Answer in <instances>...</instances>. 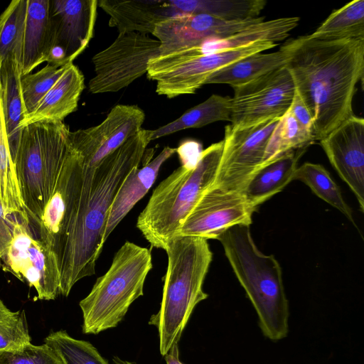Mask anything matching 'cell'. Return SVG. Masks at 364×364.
<instances>
[{
    "label": "cell",
    "instance_id": "cell-1",
    "mask_svg": "<svg viewBox=\"0 0 364 364\" xmlns=\"http://www.w3.org/2000/svg\"><path fill=\"white\" fill-rule=\"evenodd\" d=\"M280 48L295 92L313 117V139L320 141L354 115L356 85L363 79L364 39L323 41L305 35Z\"/></svg>",
    "mask_w": 364,
    "mask_h": 364
},
{
    "label": "cell",
    "instance_id": "cell-2",
    "mask_svg": "<svg viewBox=\"0 0 364 364\" xmlns=\"http://www.w3.org/2000/svg\"><path fill=\"white\" fill-rule=\"evenodd\" d=\"M151 132L141 128L97 165H83L81 194L60 266V294L68 296L79 280L95 273L110 206L127 176L139 166Z\"/></svg>",
    "mask_w": 364,
    "mask_h": 364
},
{
    "label": "cell",
    "instance_id": "cell-3",
    "mask_svg": "<svg viewBox=\"0 0 364 364\" xmlns=\"http://www.w3.org/2000/svg\"><path fill=\"white\" fill-rule=\"evenodd\" d=\"M222 244L239 282L253 305L263 335L272 341L284 338L289 331V309L282 269L272 255L260 252L250 225H235L215 238Z\"/></svg>",
    "mask_w": 364,
    "mask_h": 364
},
{
    "label": "cell",
    "instance_id": "cell-4",
    "mask_svg": "<svg viewBox=\"0 0 364 364\" xmlns=\"http://www.w3.org/2000/svg\"><path fill=\"white\" fill-rule=\"evenodd\" d=\"M164 250L168 265L162 300L149 321L158 329L162 355L179 342L194 308L208 298L203 284L213 259L208 240L200 237L176 236Z\"/></svg>",
    "mask_w": 364,
    "mask_h": 364
},
{
    "label": "cell",
    "instance_id": "cell-5",
    "mask_svg": "<svg viewBox=\"0 0 364 364\" xmlns=\"http://www.w3.org/2000/svg\"><path fill=\"white\" fill-rule=\"evenodd\" d=\"M223 149V140L203 149L193 168L181 166L154 190L139 214L136 228L151 247L164 250L213 183Z\"/></svg>",
    "mask_w": 364,
    "mask_h": 364
},
{
    "label": "cell",
    "instance_id": "cell-6",
    "mask_svg": "<svg viewBox=\"0 0 364 364\" xmlns=\"http://www.w3.org/2000/svg\"><path fill=\"white\" fill-rule=\"evenodd\" d=\"M63 122H36L22 128L14 160L28 225L37 228L50 198L68 149Z\"/></svg>",
    "mask_w": 364,
    "mask_h": 364
},
{
    "label": "cell",
    "instance_id": "cell-7",
    "mask_svg": "<svg viewBox=\"0 0 364 364\" xmlns=\"http://www.w3.org/2000/svg\"><path fill=\"white\" fill-rule=\"evenodd\" d=\"M151 269L149 249L124 242L106 273L97 279L90 294L79 303L82 332L96 335L117 326L130 305L144 294L145 280Z\"/></svg>",
    "mask_w": 364,
    "mask_h": 364
},
{
    "label": "cell",
    "instance_id": "cell-8",
    "mask_svg": "<svg viewBox=\"0 0 364 364\" xmlns=\"http://www.w3.org/2000/svg\"><path fill=\"white\" fill-rule=\"evenodd\" d=\"M276 46L271 41H258L213 53H199L189 48L151 59L147 65V77L156 82L158 95L169 99L193 94L216 70Z\"/></svg>",
    "mask_w": 364,
    "mask_h": 364
},
{
    "label": "cell",
    "instance_id": "cell-9",
    "mask_svg": "<svg viewBox=\"0 0 364 364\" xmlns=\"http://www.w3.org/2000/svg\"><path fill=\"white\" fill-rule=\"evenodd\" d=\"M12 238L2 257L1 267L33 287L38 299H55L60 294V274L55 253L32 232L21 215L9 216Z\"/></svg>",
    "mask_w": 364,
    "mask_h": 364
},
{
    "label": "cell",
    "instance_id": "cell-10",
    "mask_svg": "<svg viewBox=\"0 0 364 364\" xmlns=\"http://www.w3.org/2000/svg\"><path fill=\"white\" fill-rule=\"evenodd\" d=\"M160 42L147 34L119 33L114 42L92 57L95 76L88 84L92 94L115 92L147 73L149 61L160 55Z\"/></svg>",
    "mask_w": 364,
    "mask_h": 364
},
{
    "label": "cell",
    "instance_id": "cell-11",
    "mask_svg": "<svg viewBox=\"0 0 364 364\" xmlns=\"http://www.w3.org/2000/svg\"><path fill=\"white\" fill-rule=\"evenodd\" d=\"M280 118L246 127H225L223 149L215 179L210 187L242 193L261 167L267 146Z\"/></svg>",
    "mask_w": 364,
    "mask_h": 364
},
{
    "label": "cell",
    "instance_id": "cell-12",
    "mask_svg": "<svg viewBox=\"0 0 364 364\" xmlns=\"http://www.w3.org/2000/svg\"><path fill=\"white\" fill-rule=\"evenodd\" d=\"M232 88L230 125L234 127L281 118L290 107L295 93L293 79L285 65Z\"/></svg>",
    "mask_w": 364,
    "mask_h": 364
},
{
    "label": "cell",
    "instance_id": "cell-13",
    "mask_svg": "<svg viewBox=\"0 0 364 364\" xmlns=\"http://www.w3.org/2000/svg\"><path fill=\"white\" fill-rule=\"evenodd\" d=\"M82 182V159L68 141L66 156L53 193L37 228L32 232L55 253L59 269L70 225L78 205Z\"/></svg>",
    "mask_w": 364,
    "mask_h": 364
},
{
    "label": "cell",
    "instance_id": "cell-14",
    "mask_svg": "<svg viewBox=\"0 0 364 364\" xmlns=\"http://www.w3.org/2000/svg\"><path fill=\"white\" fill-rule=\"evenodd\" d=\"M144 112L137 105H117L98 125L69 131L68 141L82 159L92 167L119 148L141 128Z\"/></svg>",
    "mask_w": 364,
    "mask_h": 364
},
{
    "label": "cell",
    "instance_id": "cell-15",
    "mask_svg": "<svg viewBox=\"0 0 364 364\" xmlns=\"http://www.w3.org/2000/svg\"><path fill=\"white\" fill-rule=\"evenodd\" d=\"M252 206L242 193L210 187L191 210L176 236L208 239L235 225H250Z\"/></svg>",
    "mask_w": 364,
    "mask_h": 364
},
{
    "label": "cell",
    "instance_id": "cell-16",
    "mask_svg": "<svg viewBox=\"0 0 364 364\" xmlns=\"http://www.w3.org/2000/svg\"><path fill=\"white\" fill-rule=\"evenodd\" d=\"M264 17L231 21L210 15L183 14L159 23L152 35L160 42V55L201 44L212 38H222L262 22Z\"/></svg>",
    "mask_w": 364,
    "mask_h": 364
},
{
    "label": "cell",
    "instance_id": "cell-17",
    "mask_svg": "<svg viewBox=\"0 0 364 364\" xmlns=\"http://www.w3.org/2000/svg\"><path fill=\"white\" fill-rule=\"evenodd\" d=\"M331 166L364 212V119L353 115L321 139Z\"/></svg>",
    "mask_w": 364,
    "mask_h": 364
},
{
    "label": "cell",
    "instance_id": "cell-18",
    "mask_svg": "<svg viewBox=\"0 0 364 364\" xmlns=\"http://www.w3.org/2000/svg\"><path fill=\"white\" fill-rule=\"evenodd\" d=\"M97 6V0H50V49H60L73 63L93 37Z\"/></svg>",
    "mask_w": 364,
    "mask_h": 364
},
{
    "label": "cell",
    "instance_id": "cell-19",
    "mask_svg": "<svg viewBox=\"0 0 364 364\" xmlns=\"http://www.w3.org/2000/svg\"><path fill=\"white\" fill-rule=\"evenodd\" d=\"M84 88V75L73 63L68 64L36 108L23 118L21 129L36 122H63L68 115L77 110Z\"/></svg>",
    "mask_w": 364,
    "mask_h": 364
},
{
    "label": "cell",
    "instance_id": "cell-20",
    "mask_svg": "<svg viewBox=\"0 0 364 364\" xmlns=\"http://www.w3.org/2000/svg\"><path fill=\"white\" fill-rule=\"evenodd\" d=\"M176 153V148L166 146L153 160L134 168L117 191L110 206L103 237V244L136 203L154 183L162 164Z\"/></svg>",
    "mask_w": 364,
    "mask_h": 364
},
{
    "label": "cell",
    "instance_id": "cell-21",
    "mask_svg": "<svg viewBox=\"0 0 364 364\" xmlns=\"http://www.w3.org/2000/svg\"><path fill=\"white\" fill-rule=\"evenodd\" d=\"M50 0H27L20 71L30 74L46 62L50 46Z\"/></svg>",
    "mask_w": 364,
    "mask_h": 364
},
{
    "label": "cell",
    "instance_id": "cell-22",
    "mask_svg": "<svg viewBox=\"0 0 364 364\" xmlns=\"http://www.w3.org/2000/svg\"><path fill=\"white\" fill-rule=\"evenodd\" d=\"M98 5L109 15V26L119 33L152 34L156 24L168 18L165 1L100 0Z\"/></svg>",
    "mask_w": 364,
    "mask_h": 364
},
{
    "label": "cell",
    "instance_id": "cell-23",
    "mask_svg": "<svg viewBox=\"0 0 364 364\" xmlns=\"http://www.w3.org/2000/svg\"><path fill=\"white\" fill-rule=\"evenodd\" d=\"M304 151V149L288 151L258 169L242 191L249 203L257 208L282 191L292 181L297 161Z\"/></svg>",
    "mask_w": 364,
    "mask_h": 364
},
{
    "label": "cell",
    "instance_id": "cell-24",
    "mask_svg": "<svg viewBox=\"0 0 364 364\" xmlns=\"http://www.w3.org/2000/svg\"><path fill=\"white\" fill-rule=\"evenodd\" d=\"M21 77L19 64L15 58L2 61L1 68L2 103L9 154L13 164L21 139L22 129L20 123L24 117Z\"/></svg>",
    "mask_w": 364,
    "mask_h": 364
},
{
    "label": "cell",
    "instance_id": "cell-25",
    "mask_svg": "<svg viewBox=\"0 0 364 364\" xmlns=\"http://www.w3.org/2000/svg\"><path fill=\"white\" fill-rule=\"evenodd\" d=\"M287 55L279 48L278 51L254 53L232 63L212 73L207 84H227L235 87L286 65Z\"/></svg>",
    "mask_w": 364,
    "mask_h": 364
},
{
    "label": "cell",
    "instance_id": "cell-26",
    "mask_svg": "<svg viewBox=\"0 0 364 364\" xmlns=\"http://www.w3.org/2000/svg\"><path fill=\"white\" fill-rule=\"evenodd\" d=\"M232 97L213 94L186 110L173 122L152 130L151 141L189 128H199L218 121H230Z\"/></svg>",
    "mask_w": 364,
    "mask_h": 364
},
{
    "label": "cell",
    "instance_id": "cell-27",
    "mask_svg": "<svg viewBox=\"0 0 364 364\" xmlns=\"http://www.w3.org/2000/svg\"><path fill=\"white\" fill-rule=\"evenodd\" d=\"M309 36L323 41L364 39V0H353L333 11Z\"/></svg>",
    "mask_w": 364,
    "mask_h": 364
},
{
    "label": "cell",
    "instance_id": "cell-28",
    "mask_svg": "<svg viewBox=\"0 0 364 364\" xmlns=\"http://www.w3.org/2000/svg\"><path fill=\"white\" fill-rule=\"evenodd\" d=\"M1 63L0 58V202L7 216L27 218L9 149L1 95Z\"/></svg>",
    "mask_w": 364,
    "mask_h": 364
},
{
    "label": "cell",
    "instance_id": "cell-29",
    "mask_svg": "<svg viewBox=\"0 0 364 364\" xmlns=\"http://www.w3.org/2000/svg\"><path fill=\"white\" fill-rule=\"evenodd\" d=\"M265 0H179L181 14H203L225 21H240L259 17Z\"/></svg>",
    "mask_w": 364,
    "mask_h": 364
},
{
    "label": "cell",
    "instance_id": "cell-30",
    "mask_svg": "<svg viewBox=\"0 0 364 364\" xmlns=\"http://www.w3.org/2000/svg\"><path fill=\"white\" fill-rule=\"evenodd\" d=\"M313 143L314 141L311 134L298 122L288 109L272 133L261 167L288 151L305 150Z\"/></svg>",
    "mask_w": 364,
    "mask_h": 364
},
{
    "label": "cell",
    "instance_id": "cell-31",
    "mask_svg": "<svg viewBox=\"0 0 364 364\" xmlns=\"http://www.w3.org/2000/svg\"><path fill=\"white\" fill-rule=\"evenodd\" d=\"M293 180L304 183L318 198L338 209L355 225L352 210L343 199L339 187L322 165L304 163L296 167L292 176Z\"/></svg>",
    "mask_w": 364,
    "mask_h": 364
},
{
    "label": "cell",
    "instance_id": "cell-32",
    "mask_svg": "<svg viewBox=\"0 0 364 364\" xmlns=\"http://www.w3.org/2000/svg\"><path fill=\"white\" fill-rule=\"evenodd\" d=\"M27 0H13L0 15V58L20 64Z\"/></svg>",
    "mask_w": 364,
    "mask_h": 364
},
{
    "label": "cell",
    "instance_id": "cell-33",
    "mask_svg": "<svg viewBox=\"0 0 364 364\" xmlns=\"http://www.w3.org/2000/svg\"><path fill=\"white\" fill-rule=\"evenodd\" d=\"M44 343L63 364H109L90 342L75 339L63 330L51 332Z\"/></svg>",
    "mask_w": 364,
    "mask_h": 364
},
{
    "label": "cell",
    "instance_id": "cell-34",
    "mask_svg": "<svg viewBox=\"0 0 364 364\" xmlns=\"http://www.w3.org/2000/svg\"><path fill=\"white\" fill-rule=\"evenodd\" d=\"M68 65L58 68L47 64L34 73L21 76V90L24 107V117L31 114L36 108L41 100L63 74Z\"/></svg>",
    "mask_w": 364,
    "mask_h": 364
},
{
    "label": "cell",
    "instance_id": "cell-35",
    "mask_svg": "<svg viewBox=\"0 0 364 364\" xmlns=\"http://www.w3.org/2000/svg\"><path fill=\"white\" fill-rule=\"evenodd\" d=\"M31 339L24 311H12L0 299V351L23 348Z\"/></svg>",
    "mask_w": 364,
    "mask_h": 364
},
{
    "label": "cell",
    "instance_id": "cell-36",
    "mask_svg": "<svg viewBox=\"0 0 364 364\" xmlns=\"http://www.w3.org/2000/svg\"><path fill=\"white\" fill-rule=\"evenodd\" d=\"M0 364H63L58 355L45 343H31L23 348L1 350Z\"/></svg>",
    "mask_w": 364,
    "mask_h": 364
},
{
    "label": "cell",
    "instance_id": "cell-37",
    "mask_svg": "<svg viewBox=\"0 0 364 364\" xmlns=\"http://www.w3.org/2000/svg\"><path fill=\"white\" fill-rule=\"evenodd\" d=\"M202 144L194 139H186L176 148L181 166L193 168L196 166L203 151Z\"/></svg>",
    "mask_w": 364,
    "mask_h": 364
},
{
    "label": "cell",
    "instance_id": "cell-38",
    "mask_svg": "<svg viewBox=\"0 0 364 364\" xmlns=\"http://www.w3.org/2000/svg\"><path fill=\"white\" fill-rule=\"evenodd\" d=\"M289 109L298 122L311 134L313 117L309 110L296 92Z\"/></svg>",
    "mask_w": 364,
    "mask_h": 364
},
{
    "label": "cell",
    "instance_id": "cell-39",
    "mask_svg": "<svg viewBox=\"0 0 364 364\" xmlns=\"http://www.w3.org/2000/svg\"><path fill=\"white\" fill-rule=\"evenodd\" d=\"M12 238V222L7 216L0 202V267L4 255Z\"/></svg>",
    "mask_w": 364,
    "mask_h": 364
},
{
    "label": "cell",
    "instance_id": "cell-40",
    "mask_svg": "<svg viewBox=\"0 0 364 364\" xmlns=\"http://www.w3.org/2000/svg\"><path fill=\"white\" fill-rule=\"evenodd\" d=\"M178 343H174L164 355L166 364H183L179 360Z\"/></svg>",
    "mask_w": 364,
    "mask_h": 364
},
{
    "label": "cell",
    "instance_id": "cell-41",
    "mask_svg": "<svg viewBox=\"0 0 364 364\" xmlns=\"http://www.w3.org/2000/svg\"><path fill=\"white\" fill-rule=\"evenodd\" d=\"M113 364H135L134 363L126 361V360H122L121 359L118 358H115L113 359Z\"/></svg>",
    "mask_w": 364,
    "mask_h": 364
}]
</instances>
